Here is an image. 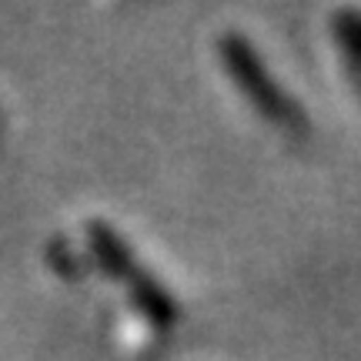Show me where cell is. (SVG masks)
I'll list each match as a JSON object with an SVG mask.
<instances>
[{"label": "cell", "instance_id": "6da1fadb", "mask_svg": "<svg viewBox=\"0 0 361 361\" xmlns=\"http://www.w3.org/2000/svg\"><path fill=\"white\" fill-rule=\"evenodd\" d=\"M218 51H221V64L228 71V78L234 80V87L245 94L251 101V107L264 121H271L274 128H281L284 134H308L305 107L274 80V74L264 67L261 54L255 51V44L245 34H224Z\"/></svg>", "mask_w": 361, "mask_h": 361}, {"label": "cell", "instance_id": "7a4b0ae2", "mask_svg": "<svg viewBox=\"0 0 361 361\" xmlns=\"http://www.w3.org/2000/svg\"><path fill=\"white\" fill-rule=\"evenodd\" d=\"M87 241H90V251H94V258L101 264L111 278L117 281H130L134 274H137V258L130 255V247L121 241V234L111 228V224H101V221H90L87 224Z\"/></svg>", "mask_w": 361, "mask_h": 361}, {"label": "cell", "instance_id": "3957f363", "mask_svg": "<svg viewBox=\"0 0 361 361\" xmlns=\"http://www.w3.org/2000/svg\"><path fill=\"white\" fill-rule=\"evenodd\" d=\"M130 291H134V305L141 308V314L154 324V328H171V324H174L178 305L171 301L168 288L157 281V278H151L144 268H137V274L130 278Z\"/></svg>", "mask_w": 361, "mask_h": 361}, {"label": "cell", "instance_id": "277c9868", "mask_svg": "<svg viewBox=\"0 0 361 361\" xmlns=\"http://www.w3.org/2000/svg\"><path fill=\"white\" fill-rule=\"evenodd\" d=\"M331 30H335L338 51L345 57L351 84H355L361 94V11L358 7H341V11H335Z\"/></svg>", "mask_w": 361, "mask_h": 361}]
</instances>
